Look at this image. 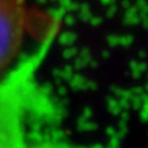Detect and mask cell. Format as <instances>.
<instances>
[{
    "mask_svg": "<svg viewBox=\"0 0 148 148\" xmlns=\"http://www.w3.org/2000/svg\"><path fill=\"white\" fill-rule=\"evenodd\" d=\"M58 30V17L25 0H0V73L17 58L27 37L43 40Z\"/></svg>",
    "mask_w": 148,
    "mask_h": 148,
    "instance_id": "1",
    "label": "cell"
}]
</instances>
